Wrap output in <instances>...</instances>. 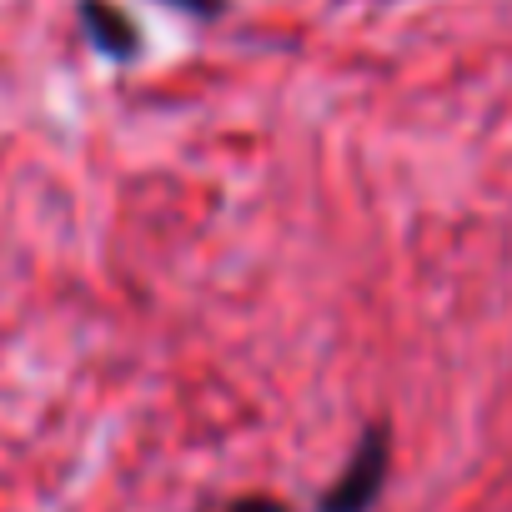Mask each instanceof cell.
Masks as SVG:
<instances>
[{"label": "cell", "instance_id": "obj_1", "mask_svg": "<svg viewBox=\"0 0 512 512\" xmlns=\"http://www.w3.org/2000/svg\"><path fill=\"white\" fill-rule=\"evenodd\" d=\"M387 477H392V432L382 422H372L362 432V442L352 447L347 467L337 472V482L322 492L317 512H372Z\"/></svg>", "mask_w": 512, "mask_h": 512}, {"label": "cell", "instance_id": "obj_4", "mask_svg": "<svg viewBox=\"0 0 512 512\" xmlns=\"http://www.w3.org/2000/svg\"><path fill=\"white\" fill-rule=\"evenodd\" d=\"M226 512H287V507L272 502V497H241V502H231Z\"/></svg>", "mask_w": 512, "mask_h": 512}, {"label": "cell", "instance_id": "obj_3", "mask_svg": "<svg viewBox=\"0 0 512 512\" xmlns=\"http://www.w3.org/2000/svg\"><path fill=\"white\" fill-rule=\"evenodd\" d=\"M161 6H171L181 16H196V21H221L231 0H161Z\"/></svg>", "mask_w": 512, "mask_h": 512}, {"label": "cell", "instance_id": "obj_2", "mask_svg": "<svg viewBox=\"0 0 512 512\" xmlns=\"http://www.w3.org/2000/svg\"><path fill=\"white\" fill-rule=\"evenodd\" d=\"M76 26H81L86 46L96 56H106L111 66H126V61H136L146 51L141 26L116 6V0H76Z\"/></svg>", "mask_w": 512, "mask_h": 512}]
</instances>
